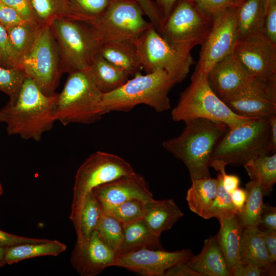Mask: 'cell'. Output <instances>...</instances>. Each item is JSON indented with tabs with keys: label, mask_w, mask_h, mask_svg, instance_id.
Returning <instances> with one entry per match:
<instances>
[{
	"label": "cell",
	"mask_w": 276,
	"mask_h": 276,
	"mask_svg": "<svg viewBox=\"0 0 276 276\" xmlns=\"http://www.w3.org/2000/svg\"><path fill=\"white\" fill-rule=\"evenodd\" d=\"M233 53L252 76L276 81V44L263 32L239 39Z\"/></svg>",
	"instance_id": "14"
},
{
	"label": "cell",
	"mask_w": 276,
	"mask_h": 276,
	"mask_svg": "<svg viewBox=\"0 0 276 276\" xmlns=\"http://www.w3.org/2000/svg\"><path fill=\"white\" fill-rule=\"evenodd\" d=\"M50 26L59 50L63 73L88 69L102 44L95 28L66 16L55 18Z\"/></svg>",
	"instance_id": "6"
},
{
	"label": "cell",
	"mask_w": 276,
	"mask_h": 276,
	"mask_svg": "<svg viewBox=\"0 0 276 276\" xmlns=\"http://www.w3.org/2000/svg\"><path fill=\"white\" fill-rule=\"evenodd\" d=\"M263 32L270 42L276 44V4L266 10Z\"/></svg>",
	"instance_id": "46"
},
{
	"label": "cell",
	"mask_w": 276,
	"mask_h": 276,
	"mask_svg": "<svg viewBox=\"0 0 276 276\" xmlns=\"http://www.w3.org/2000/svg\"><path fill=\"white\" fill-rule=\"evenodd\" d=\"M178 0H155V3L160 12L164 22Z\"/></svg>",
	"instance_id": "52"
},
{
	"label": "cell",
	"mask_w": 276,
	"mask_h": 276,
	"mask_svg": "<svg viewBox=\"0 0 276 276\" xmlns=\"http://www.w3.org/2000/svg\"><path fill=\"white\" fill-rule=\"evenodd\" d=\"M240 2H241L242 0H238Z\"/></svg>",
	"instance_id": "57"
},
{
	"label": "cell",
	"mask_w": 276,
	"mask_h": 276,
	"mask_svg": "<svg viewBox=\"0 0 276 276\" xmlns=\"http://www.w3.org/2000/svg\"><path fill=\"white\" fill-rule=\"evenodd\" d=\"M136 0H114L110 8L93 27L102 44L111 40L132 42L151 26Z\"/></svg>",
	"instance_id": "12"
},
{
	"label": "cell",
	"mask_w": 276,
	"mask_h": 276,
	"mask_svg": "<svg viewBox=\"0 0 276 276\" xmlns=\"http://www.w3.org/2000/svg\"><path fill=\"white\" fill-rule=\"evenodd\" d=\"M231 196L236 210L238 213L241 212L244 208L246 199L245 190L238 188L231 194Z\"/></svg>",
	"instance_id": "51"
},
{
	"label": "cell",
	"mask_w": 276,
	"mask_h": 276,
	"mask_svg": "<svg viewBox=\"0 0 276 276\" xmlns=\"http://www.w3.org/2000/svg\"><path fill=\"white\" fill-rule=\"evenodd\" d=\"M258 227L262 230L276 231V208L264 203L260 213Z\"/></svg>",
	"instance_id": "45"
},
{
	"label": "cell",
	"mask_w": 276,
	"mask_h": 276,
	"mask_svg": "<svg viewBox=\"0 0 276 276\" xmlns=\"http://www.w3.org/2000/svg\"><path fill=\"white\" fill-rule=\"evenodd\" d=\"M32 8L38 24L48 25L55 18L67 14V0H31Z\"/></svg>",
	"instance_id": "36"
},
{
	"label": "cell",
	"mask_w": 276,
	"mask_h": 276,
	"mask_svg": "<svg viewBox=\"0 0 276 276\" xmlns=\"http://www.w3.org/2000/svg\"><path fill=\"white\" fill-rule=\"evenodd\" d=\"M27 77L48 96L55 91L63 73L59 50L49 25L42 26L30 52L20 61Z\"/></svg>",
	"instance_id": "11"
},
{
	"label": "cell",
	"mask_w": 276,
	"mask_h": 276,
	"mask_svg": "<svg viewBox=\"0 0 276 276\" xmlns=\"http://www.w3.org/2000/svg\"><path fill=\"white\" fill-rule=\"evenodd\" d=\"M56 94L48 96L26 77L16 99L0 109V123L6 125L9 135L39 141L55 122Z\"/></svg>",
	"instance_id": "1"
},
{
	"label": "cell",
	"mask_w": 276,
	"mask_h": 276,
	"mask_svg": "<svg viewBox=\"0 0 276 276\" xmlns=\"http://www.w3.org/2000/svg\"><path fill=\"white\" fill-rule=\"evenodd\" d=\"M275 4H276V0H265L266 12L270 6Z\"/></svg>",
	"instance_id": "55"
},
{
	"label": "cell",
	"mask_w": 276,
	"mask_h": 276,
	"mask_svg": "<svg viewBox=\"0 0 276 276\" xmlns=\"http://www.w3.org/2000/svg\"><path fill=\"white\" fill-rule=\"evenodd\" d=\"M66 248V244L55 240L17 244L6 248L4 262L5 265H10L41 256H57Z\"/></svg>",
	"instance_id": "28"
},
{
	"label": "cell",
	"mask_w": 276,
	"mask_h": 276,
	"mask_svg": "<svg viewBox=\"0 0 276 276\" xmlns=\"http://www.w3.org/2000/svg\"><path fill=\"white\" fill-rule=\"evenodd\" d=\"M102 210L124 201L153 199L144 177L135 172L102 184L91 191Z\"/></svg>",
	"instance_id": "17"
},
{
	"label": "cell",
	"mask_w": 276,
	"mask_h": 276,
	"mask_svg": "<svg viewBox=\"0 0 276 276\" xmlns=\"http://www.w3.org/2000/svg\"><path fill=\"white\" fill-rule=\"evenodd\" d=\"M6 247L0 246V267L4 266L5 264L4 262V256Z\"/></svg>",
	"instance_id": "54"
},
{
	"label": "cell",
	"mask_w": 276,
	"mask_h": 276,
	"mask_svg": "<svg viewBox=\"0 0 276 276\" xmlns=\"http://www.w3.org/2000/svg\"><path fill=\"white\" fill-rule=\"evenodd\" d=\"M224 102L240 116L268 119L276 115V81L255 77L242 91Z\"/></svg>",
	"instance_id": "15"
},
{
	"label": "cell",
	"mask_w": 276,
	"mask_h": 276,
	"mask_svg": "<svg viewBox=\"0 0 276 276\" xmlns=\"http://www.w3.org/2000/svg\"><path fill=\"white\" fill-rule=\"evenodd\" d=\"M145 203L139 199H131L102 211L116 218L124 226L143 219Z\"/></svg>",
	"instance_id": "37"
},
{
	"label": "cell",
	"mask_w": 276,
	"mask_h": 276,
	"mask_svg": "<svg viewBox=\"0 0 276 276\" xmlns=\"http://www.w3.org/2000/svg\"><path fill=\"white\" fill-rule=\"evenodd\" d=\"M114 0H67L68 16L92 26L110 8Z\"/></svg>",
	"instance_id": "31"
},
{
	"label": "cell",
	"mask_w": 276,
	"mask_h": 276,
	"mask_svg": "<svg viewBox=\"0 0 276 276\" xmlns=\"http://www.w3.org/2000/svg\"><path fill=\"white\" fill-rule=\"evenodd\" d=\"M46 239L34 238L20 236L0 229V246L9 247L27 243H37L47 241Z\"/></svg>",
	"instance_id": "48"
},
{
	"label": "cell",
	"mask_w": 276,
	"mask_h": 276,
	"mask_svg": "<svg viewBox=\"0 0 276 276\" xmlns=\"http://www.w3.org/2000/svg\"><path fill=\"white\" fill-rule=\"evenodd\" d=\"M26 21L13 8L0 1V24L5 28Z\"/></svg>",
	"instance_id": "47"
},
{
	"label": "cell",
	"mask_w": 276,
	"mask_h": 276,
	"mask_svg": "<svg viewBox=\"0 0 276 276\" xmlns=\"http://www.w3.org/2000/svg\"><path fill=\"white\" fill-rule=\"evenodd\" d=\"M269 119H252L228 128L216 144L211 160L238 167L270 152ZM210 160V161H211Z\"/></svg>",
	"instance_id": "7"
},
{
	"label": "cell",
	"mask_w": 276,
	"mask_h": 276,
	"mask_svg": "<svg viewBox=\"0 0 276 276\" xmlns=\"http://www.w3.org/2000/svg\"><path fill=\"white\" fill-rule=\"evenodd\" d=\"M183 216L173 200L153 199L145 203L143 220L153 234L160 237L163 232L170 229Z\"/></svg>",
	"instance_id": "23"
},
{
	"label": "cell",
	"mask_w": 276,
	"mask_h": 276,
	"mask_svg": "<svg viewBox=\"0 0 276 276\" xmlns=\"http://www.w3.org/2000/svg\"><path fill=\"white\" fill-rule=\"evenodd\" d=\"M15 10L24 20L37 22L31 0H0Z\"/></svg>",
	"instance_id": "44"
},
{
	"label": "cell",
	"mask_w": 276,
	"mask_h": 276,
	"mask_svg": "<svg viewBox=\"0 0 276 276\" xmlns=\"http://www.w3.org/2000/svg\"><path fill=\"white\" fill-rule=\"evenodd\" d=\"M213 20L194 0H178L159 33L176 49L190 53L192 49L204 41Z\"/></svg>",
	"instance_id": "9"
},
{
	"label": "cell",
	"mask_w": 276,
	"mask_h": 276,
	"mask_svg": "<svg viewBox=\"0 0 276 276\" xmlns=\"http://www.w3.org/2000/svg\"><path fill=\"white\" fill-rule=\"evenodd\" d=\"M185 123L181 133L164 141L162 146L185 164L191 180L210 177L214 149L228 127L223 123L201 118Z\"/></svg>",
	"instance_id": "2"
},
{
	"label": "cell",
	"mask_w": 276,
	"mask_h": 276,
	"mask_svg": "<svg viewBox=\"0 0 276 276\" xmlns=\"http://www.w3.org/2000/svg\"><path fill=\"white\" fill-rule=\"evenodd\" d=\"M199 8L213 19L225 10L237 7L238 0H194Z\"/></svg>",
	"instance_id": "41"
},
{
	"label": "cell",
	"mask_w": 276,
	"mask_h": 276,
	"mask_svg": "<svg viewBox=\"0 0 276 276\" xmlns=\"http://www.w3.org/2000/svg\"><path fill=\"white\" fill-rule=\"evenodd\" d=\"M236 8L228 9L214 18L211 30L201 44L194 72L207 75L216 63L233 53L238 40Z\"/></svg>",
	"instance_id": "13"
},
{
	"label": "cell",
	"mask_w": 276,
	"mask_h": 276,
	"mask_svg": "<svg viewBox=\"0 0 276 276\" xmlns=\"http://www.w3.org/2000/svg\"><path fill=\"white\" fill-rule=\"evenodd\" d=\"M117 257L96 230L85 242L76 243L71 253L70 262L73 267L81 276H95L106 268L113 266Z\"/></svg>",
	"instance_id": "19"
},
{
	"label": "cell",
	"mask_w": 276,
	"mask_h": 276,
	"mask_svg": "<svg viewBox=\"0 0 276 276\" xmlns=\"http://www.w3.org/2000/svg\"><path fill=\"white\" fill-rule=\"evenodd\" d=\"M232 276H263L269 275L265 268L254 263L240 261L231 271Z\"/></svg>",
	"instance_id": "43"
},
{
	"label": "cell",
	"mask_w": 276,
	"mask_h": 276,
	"mask_svg": "<svg viewBox=\"0 0 276 276\" xmlns=\"http://www.w3.org/2000/svg\"><path fill=\"white\" fill-rule=\"evenodd\" d=\"M246 199L242 211L237 213L239 221L243 227H258L264 196L260 183L250 180L245 185Z\"/></svg>",
	"instance_id": "33"
},
{
	"label": "cell",
	"mask_w": 276,
	"mask_h": 276,
	"mask_svg": "<svg viewBox=\"0 0 276 276\" xmlns=\"http://www.w3.org/2000/svg\"><path fill=\"white\" fill-rule=\"evenodd\" d=\"M172 119L185 123L195 119H205L225 124L233 128L252 118L233 112L210 87L207 75L194 72L189 85L180 94L171 112Z\"/></svg>",
	"instance_id": "4"
},
{
	"label": "cell",
	"mask_w": 276,
	"mask_h": 276,
	"mask_svg": "<svg viewBox=\"0 0 276 276\" xmlns=\"http://www.w3.org/2000/svg\"><path fill=\"white\" fill-rule=\"evenodd\" d=\"M42 26L33 21H26L6 27L11 45L21 60L33 47Z\"/></svg>",
	"instance_id": "32"
},
{
	"label": "cell",
	"mask_w": 276,
	"mask_h": 276,
	"mask_svg": "<svg viewBox=\"0 0 276 276\" xmlns=\"http://www.w3.org/2000/svg\"><path fill=\"white\" fill-rule=\"evenodd\" d=\"M187 191L186 200L190 210L205 219L210 213L217 189V180L211 176L194 179Z\"/></svg>",
	"instance_id": "27"
},
{
	"label": "cell",
	"mask_w": 276,
	"mask_h": 276,
	"mask_svg": "<svg viewBox=\"0 0 276 276\" xmlns=\"http://www.w3.org/2000/svg\"><path fill=\"white\" fill-rule=\"evenodd\" d=\"M4 190L3 188L1 183V182L0 181V195H2L3 194Z\"/></svg>",
	"instance_id": "56"
},
{
	"label": "cell",
	"mask_w": 276,
	"mask_h": 276,
	"mask_svg": "<svg viewBox=\"0 0 276 276\" xmlns=\"http://www.w3.org/2000/svg\"><path fill=\"white\" fill-rule=\"evenodd\" d=\"M254 78L233 53L216 63L207 74L210 87L223 102L242 91Z\"/></svg>",
	"instance_id": "18"
},
{
	"label": "cell",
	"mask_w": 276,
	"mask_h": 276,
	"mask_svg": "<svg viewBox=\"0 0 276 276\" xmlns=\"http://www.w3.org/2000/svg\"><path fill=\"white\" fill-rule=\"evenodd\" d=\"M134 43L146 74L164 70L177 84L186 78L194 63L191 53L182 52L173 47L153 25Z\"/></svg>",
	"instance_id": "10"
},
{
	"label": "cell",
	"mask_w": 276,
	"mask_h": 276,
	"mask_svg": "<svg viewBox=\"0 0 276 276\" xmlns=\"http://www.w3.org/2000/svg\"><path fill=\"white\" fill-rule=\"evenodd\" d=\"M240 255V261L251 262L266 269L270 275H275V263L270 258L259 227L244 228Z\"/></svg>",
	"instance_id": "25"
},
{
	"label": "cell",
	"mask_w": 276,
	"mask_h": 276,
	"mask_svg": "<svg viewBox=\"0 0 276 276\" xmlns=\"http://www.w3.org/2000/svg\"><path fill=\"white\" fill-rule=\"evenodd\" d=\"M123 226V239L119 255L143 248H162L160 237L153 234L143 219Z\"/></svg>",
	"instance_id": "29"
},
{
	"label": "cell",
	"mask_w": 276,
	"mask_h": 276,
	"mask_svg": "<svg viewBox=\"0 0 276 276\" xmlns=\"http://www.w3.org/2000/svg\"><path fill=\"white\" fill-rule=\"evenodd\" d=\"M99 53L130 77L141 74L143 67L133 42L120 40L106 41L101 44Z\"/></svg>",
	"instance_id": "22"
},
{
	"label": "cell",
	"mask_w": 276,
	"mask_h": 276,
	"mask_svg": "<svg viewBox=\"0 0 276 276\" xmlns=\"http://www.w3.org/2000/svg\"><path fill=\"white\" fill-rule=\"evenodd\" d=\"M269 121L270 130V152L272 153H275L276 150V115L271 117L269 119Z\"/></svg>",
	"instance_id": "53"
},
{
	"label": "cell",
	"mask_w": 276,
	"mask_h": 276,
	"mask_svg": "<svg viewBox=\"0 0 276 276\" xmlns=\"http://www.w3.org/2000/svg\"><path fill=\"white\" fill-rule=\"evenodd\" d=\"M103 93L95 84L88 68L68 74L64 86L56 94L55 117L65 126L89 124L104 115L101 107Z\"/></svg>",
	"instance_id": "5"
},
{
	"label": "cell",
	"mask_w": 276,
	"mask_h": 276,
	"mask_svg": "<svg viewBox=\"0 0 276 276\" xmlns=\"http://www.w3.org/2000/svg\"><path fill=\"white\" fill-rule=\"evenodd\" d=\"M88 70L96 86L103 94L119 88L130 78L125 71L106 60L99 53Z\"/></svg>",
	"instance_id": "26"
},
{
	"label": "cell",
	"mask_w": 276,
	"mask_h": 276,
	"mask_svg": "<svg viewBox=\"0 0 276 276\" xmlns=\"http://www.w3.org/2000/svg\"><path fill=\"white\" fill-rule=\"evenodd\" d=\"M219 221L220 229L216 238L231 271L241 260L244 228L236 213L223 215Z\"/></svg>",
	"instance_id": "20"
},
{
	"label": "cell",
	"mask_w": 276,
	"mask_h": 276,
	"mask_svg": "<svg viewBox=\"0 0 276 276\" xmlns=\"http://www.w3.org/2000/svg\"><path fill=\"white\" fill-rule=\"evenodd\" d=\"M131 165L121 157L104 151L90 154L80 165L75 177L70 219L76 232L85 199L96 187L134 173Z\"/></svg>",
	"instance_id": "8"
},
{
	"label": "cell",
	"mask_w": 276,
	"mask_h": 276,
	"mask_svg": "<svg viewBox=\"0 0 276 276\" xmlns=\"http://www.w3.org/2000/svg\"><path fill=\"white\" fill-rule=\"evenodd\" d=\"M243 166L250 180L260 183L264 196L269 195L276 182L275 153L259 156Z\"/></svg>",
	"instance_id": "30"
},
{
	"label": "cell",
	"mask_w": 276,
	"mask_h": 276,
	"mask_svg": "<svg viewBox=\"0 0 276 276\" xmlns=\"http://www.w3.org/2000/svg\"><path fill=\"white\" fill-rule=\"evenodd\" d=\"M216 179L217 189L210 215L211 218H216L219 221L226 214L238 212L232 202L231 194L226 191L223 185L222 176L220 173L218 174Z\"/></svg>",
	"instance_id": "39"
},
{
	"label": "cell",
	"mask_w": 276,
	"mask_h": 276,
	"mask_svg": "<svg viewBox=\"0 0 276 276\" xmlns=\"http://www.w3.org/2000/svg\"><path fill=\"white\" fill-rule=\"evenodd\" d=\"M192 255L189 249L169 252L162 249L143 248L119 255L113 266L145 276H164L168 269L187 262Z\"/></svg>",
	"instance_id": "16"
},
{
	"label": "cell",
	"mask_w": 276,
	"mask_h": 276,
	"mask_svg": "<svg viewBox=\"0 0 276 276\" xmlns=\"http://www.w3.org/2000/svg\"><path fill=\"white\" fill-rule=\"evenodd\" d=\"M177 83L165 71L138 74L110 93L103 94L101 107L104 114L111 111H129L140 104L158 112L168 110L169 91Z\"/></svg>",
	"instance_id": "3"
},
{
	"label": "cell",
	"mask_w": 276,
	"mask_h": 276,
	"mask_svg": "<svg viewBox=\"0 0 276 276\" xmlns=\"http://www.w3.org/2000/svg\"><path fill=\"white\" fill-rule=\"evenodd\" d=\"M164 276H202V275L193 270L185 262L178 264L170 268L165 272Z\"/></svg>",
	"instance_id": "50"
},
{
	"label": "cell",
	"mask_w": 276,
	"mask_h": 276,
	"mask_svg": "<svg viewBox=\"0 0 276 276\" xmlns=\"http://www.w3.org/2000/svg\"><path fill=\"white\" fill-rule=\"evenodd\" d=\"M26 77L21 68H6L0 65V91L9 97V102L16 99Z\"/></svg>",
	"instance_id": "38"
},
{
	"label": "cell",
	"mask_w": 276,
	"mask_h": 276,
	"mask_svg": "<svg viewBox=\"0 0 276 276\" xmlns=\"http://www.w3.org/2000/svg\"><path fill=\"white\" fill-rule=\"evenodd\" d=\"M96 231L105 244L118 256L123 242V225L116 218L103 212Z\"/></svg>",
	"instance_id": "35"
},
{
	"label": "cell",
	"mask_w": 276,
	"mask_h": 276,
	"mask_svg": "<svg viewBox=\"0 0 276 276\" xmlns=\"http://www.w3.org/2000/svg\"><path fill=\"white\" fill-rule=\"evenodd\" d=\"M136 1L143 9L145 15L147 16L150 22L159 33L164 24V19L155 2L152 0Z\"/></svg>",
	"instance_id": "42"
},
{
	"label": "cell",
	"mask_w": 276,
	"mask_h": 276,
	"mask_svg": "<svg viewBox=\"0 0 276 276\" xmlns=\"http://www.w3.org/2000/svg\"><path fill=\"white\" fill-rule=\"evenodd\" d=\"M0 65L21 68L19 59L10 42L6 28L0 24Z\"/></svg>",
	"instance_id": "40"
},
{
	"label": "cell",
	"mask_w": 276,
	"mask_h": 276,
	"mask_svg": "<svg viewBox=\"0 0 276 276\" xmlns=\"http://www.w3.org/2000/svg\"><path fill=\"white\" fill-rule=\"evenodd\" d=\"M186 263L202 276H232L216 237L206 239L201 252L192 255Z\"/></svg>",
	"instance_id": "21"
},
{
	"label": "cell",
	"mask_w": 276,
	"mask_h": 276,
	"mask_svg": "<svg viewBox=\"0 0 276 276\" xmlns=\"http://www.w3.org/2000/svg\"><path fill=\"white\" fill-rule=\"evenodd\" d=\"M264 241L271 261H276V231L261 230Z\"/></svg>",
	"instance_id": "49"
},
{
	"label": "cell",
	"mask_w": 276,
	"mask_h": 276,
	"mask_svg": "<svg viewBox=\"0 0 276 276\" xmlns=\"http://www.w3.org/2000/svg\"><path fill=\"white\" fill-rule=\"evenodd\" d=\"M265 15V0H242L235 10L238 40L263 32Z\"/></svg>",
	"instance_id": "24"
},
{
	"label": "cell",
	"mask_w": 276,
	"mask_h": 276,
	"mask_svg": "<svg viewBox=\"0 0 276 276\" xmlns=\"http://www.w3.org/2000/svg\"><path fill=\"white\" fill-rule=\"evenodd\" d=\"M103 211L92 192L86 196L79 220V228L76 232L77 244L87 241L96 230Z\"/></svg>",
	"instance_id": "34"
}]
</instances>
